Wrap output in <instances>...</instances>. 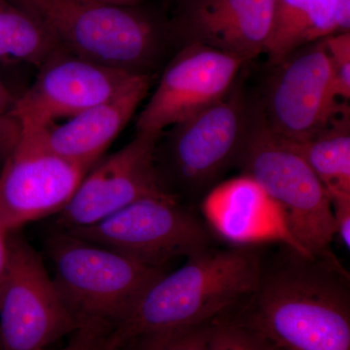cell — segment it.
I'll use <instances>...</instances> for the list:
<instances>
[{
    "label": "cell",
    "mask_w": 350,
    "mask_h": 350,
    "mask_svg": "<svg viewBox=\"0 0 350 350\" xmlns=\"http://www.w3.org/2000/svg\"><path fill=\"white\" fill-rule=\"evenodd\" d=\"M227 317L282 349L350 350L349 273L332 252L308 256L280 244Z\"/></svg>",
    "instance_id": "cell-1"
},
{
    "label": "cell",
    "mask_w": 350,
    "mask_h": 350,
    "mask_svg": "<svg viewBox=\"0 0 350 350\" xmlns=\"http://www.w3.org/2000/svg\"><path fill=\"white\" fill-rule=\"evenodd\" d=\"M262 260L260 246H209L191 255L180 268L154 282L130 314L111 328L110 347L135 334L227 317L254 291Z\"/></svg>",
    "instance_id": "cell-2"
},
{
    "label": "cell",
    "mask_w": 350,
    "mask_h": 350,
    "mask_svg": "<svg viewBox=\"0 0 350 350\" xmlns=\"http://www.w3.org/2000/svg\"><path fill=\"white\" fill-rule=\"evenodd\" d=\"M38 21L62 49L133 75H153L172 40L169 25L138 6L94 0H11Z\"/></svg>",
    "instance_id": "cell-3"
},
{
    "label": "cell",
    "mask_w": 350,
    "mask_h": 350,
    "mask_svg": "<svg viewBox=\"0 0 350 350\" xmlns=\"http://www.w3.org/2000/svg\"><path fill=\"white\" fill-rule=\"evenodd\" d=\"M258 105L238 80L223 100L163 131L154 154L163 190L184 202L204 198L220 183L238 165Z\"/></svg>",
    "instance_id": "cell-4"
},
{
    "label": "cell",
    "mask_w": 350,
    "mask_h": 350,
    "mask_svg": "<svg viewBox=\"0 0 350 350\" xmlns=\"http://www.w3.org/2000/svg\"><path fill=\"white\" fill-rule=\"evenodd\" d=\"M46 252L57 292L79 322L113 327L130 314L149 287L167 273L163 267L93 243L64 230L48 237Z\"/></svg>",
    "instance_id": "cell-5"
},
{
    "label": "cell",
    "mask_w": 350,
    "mask_h": 350,
    "mask_svg": "<svg viewBox=\"0 0 350 350\" xmlns=\"http://www.w3.org/2000/svg\"><path fill=\"white\" fill-rule=\"evenodd\" d=\"M237 165L280 207L301 253L332 252L336 236L330 196L304 159L267 126L259 105Z\"/></svg>",
    "instance_id": "cell-6"
},
{
    "label": "cell",
    "mask_w": 350,
    "mask_h": 350,
    "mask_svg": "<svg viewBox=\"0 0 350 350\" xmlns=\"http://www.w3.org/2000/svg\"><path fill=\"white\" fill-rule=\"evenodd\" d=\"M80 325L33 247L9 234L0 288V349L46 350Z\"/></svg>",
    "instance_id": "cell-7"
},
{
    "label": "cell",
    "mask_w": 350,
    "mask_h": 350,
    "mask_svg": "<svg viewBox=\"0 0 350 350\" xmlns=\"http://www.w3.org/2000/svg\"><path fill=\"white\" fill-rule=\"evenodd\" d=\"M68 232L163 268L170 260L206 250L213 241L206 222L172 196L138 200L96 224Z\"/></svg>",
    "instance_id": "cell-8"
},
{
    "label": "cell",
    "mask_w": 350,
    "mask_h": 350,
    "mask_svg": "<svg viewBox=\"0 0 350 350\" xmlns=\"http://www.w3.org/2000/svg\"><path fill=\"white\" fill-rule=\"evenodd\" d=\"M271 68L258 101L265 123L278 137L308 139L349 107L334 91L324 39L301 46Z\"/></svg>",
    "instance_id": "cell-9"
},
{
    "label": "cell",
    "mask_w": 350,
    "mask_h": 350,
    "mask_svg": "<svg viewBox=\"0 0 350 350\" xmlns=\"http://www.w3.org/2000/svg\"><path fill=\"white\" fill-rule=\"evenodd\" d=\"M139 76L61 49L39 66L31 86L16 98L11 116L19 131H41L117 96Z\"/></svg>",
    "instance_id": "cell-10"
},
{
    "label": "cell",
    "mask_w": 350,
    "mask_h": 350,
    "mask_svg": "<svg viewBox=\"0 0 350 350\" xmlns=\"http://www.w3.org/2000/svg\"><path fill=\"white\" fill-rule=\"evenodd\" d=\"M246 62L199 43L181 45L140 112L137 133L163 131L223 100Z\"/></svg>",
    "instance_id": "cell-11"
},
{
    "label": "cell",
    "mask_w": 350,
    "mask_h": 350,
    "mask_svg": "<svg viewBox=\"0 0 350 350\" xmlns=\"http://www.w3.org/2000/svg\"><path fill=\"white\" fill-rule=\"evenodd\" d=\"M90 170L18 133L0 172V228L11 234L57 215Z\"/></svg>",
    "instance_id": "cell-12"
},
{
    "label": "cell",
    "mask_w": 350,
    "mask_h": 350,
    "mask_svg": "<svg viewBox=\"0 0 350 350\" xmlns=\"http://www.w3.org/2000/svg\"><path fill=\"white\" fill-rule=\"evenodd\" d=\"M159 137L137 133L123 148L100 159L57 214V229L88 227L138 200L170 196L161 187L157 176L154 154Z\"/></svg>",
    "instance_id": "cell-13"
},
{
    "label": "cell",
    "mask_w": 350,
    "mask_h": 350,
    "mask_svg": "<svg viewBox=\"0 0 350 350\" xmlns=\"http://www.w3.org/2000/svg\"><path fill=\"white\" fill-rule=\"evenodd\" d=\"M275 0H181L169 25L181 45L199 43L251 61L265 54Z\"/></svg>",
    "instance_id": "cell-14"
},
{
    "label": "cell",
    "mask_w": 350,
    "mask_h": 350,
    "mask_svg": "<svg viewBox=\"0 0 350 350\" xmlns=\"http://www.w3.org/2000/svg\"><path fill=\"white\" fill-rule=\"evenodd\" d=\"M202 211L211 232L230 245L278 243L300 251L290 236L280 207L247 175L214 186L202 198Z\"/></svg>",
    "instance_id": "cell-15"
},
{
    "label": "cell",
    "mask_w": 350,
    "mask_h": 350,
    "mask_svg": "<svg viewBox=\"0 0 350 350\" xmlns=\"http://www.w3.org/2000/svg\"><path fill=\"white\" fill-rule=\"evenodd\" d=\"M153 75H142L125 91L98 103L62 125L34 133L18 131L56 155L92 169L133 118L148 96Z\"/></svg>",
    "instance_id": "cell-16"
},
{
    "label": "cell",
    "mask_w": 350,
    "mask_h": 350,
    "mask_svg": "<svg viewBox=\"0 0 350 350\" xmlns=\"http://www.w3.org/2000/svg\"><path fill=\"white\" fill-rule=\"evenodd\" d=\"M338 0H275L273 25L265 54L275 64L306 44L337 33Z\"/></svg>",
    "instance_id": "cell-17"
},
{
    "label": "cell",
    "mask_w": 350,
    "mask_h": 350,
    "mask_svg": "<svg viewBox=\"0 0 350 350\" xmlns=\"http://www.w3.org/2000/svg\"><path fill=\"white\" fill-rule=\"evenodd\" d=\"M284 140L319 177L331 199L350 197L349 107L308 139Z\"/></svg>",
    "instance_id": "cell-18"
},
{
    "label": "cell",
    "mask_w": 350,
    "mask_h": 350,
    "mask_svg": "<svg viewBox=\"0 0 350 350\" xmlns=\"http://www.w3.org/2000/svg\"><path fill=\"white\" fill-rule=\"evenodd\" d=\"M61 49L31 14L11 0H0V63L38 68Z\"/></svg>",
    "instance_id": "cell-19"
},
{
    "label": "cell",
    "mask_w": 350,
    "mask_h": 350,
    "mask_svg": "<svg viewBox=\"0 0 350 350\" xmlns=\"http://www.w3.org/2000/svg\"><path fill=\"white\" fill-rule=\"evenodd\" d=\"M213 322L135 334L111 345L110 350H206Z\"/></svg>",
    "instance_id": "cell-20"
},
{
    "label": "cell",
    "mask_w": 350,
    "mask_h": 350,
    "mask_svg": "<svg viewBox=\"0 0 350 350\" xmlns=\"http://www.w3.org/2000/svg\"><path fill=\"white\" fill-rule=\"evenodd\" d=\"M206 350H262V340L230 317L214 320Z\"/></svg>",
    "instance_id": "cell-21"
},
{
    "label": "cell",
    "mask_w": 350,
    "mask_h": 350,
    "mask_svg": "<svg viewBox=\"0 0 350 350\" xmlns=\"http://www.w3.org/2000/svg\"><path fill=\"white\" fill-rule=\"evenodd\" d=\"M330 61L333 86L338 100H350V32L324 38Z\"/></svg>",
    "instance_id": "cell-22"
},
{
    "label": "cell",
    "mask_w": 350,
    "mask_h": 350,
    "mask_svg": "<svg viewBox=\"0 0 350 350\" xmlns=\"http://www.w3.org/2000/svg\"><path fill=\"white\" fill-rule=\"evenodd\" d=\"M111 326L98 320H86L68 336V342L59 350H110Z\"/></svg>",
    "instance_id": "cell-23"
},
{
    "label": "cell",
    "mask_w": 350,
    "mask_h": 350,
    "mask_svg": "<svg viewBox=\"0 0 350 350\" xmlns=\"http://www.w3.org/2000/svg\"><path fill=\"white\" fill-rule=\"evenodd\" d=\"M335 236L347 250L350 248V197L331 199Z\"/></svg>",
    "instance_id": "cell-24"
},
{
    "label": "cell",
    "mask_w": 350,
    "mask_h": 350,
    "mask_svg": "<svg viewBox=\"0 0 350 350\" xmlns=\"http://www.w3.org/2000/svg\"><path fill=\"white\" fill-rule=\"evenodd\" d=\"M15 100L16 98H13L8 89L4 86L3 83L0 81V129H3L7 124L17 125L11 116Z\"/></svg>",
    "instance_id": "cell-25"
},
{
    "label": "cell",
    "mask_w": 350,
    "mask_h": 350,
    "mask_svg": "<svg viewBox=\"0 0 350 350\" xmlns=\"http://www.w3.org/2000/svg\"><path fill=\"white\" fill-rule=\"evenodd\" d=\"M8 232L0 228V288L5 275L7 260H8Z\"/></svg>",
    "instance_id": "cell-26"
},
{
    "label": "cell",
    "mask_w": 350,
    "mask_h": 350,
    "mask_svg": "<svg viewBox=\"0 0 350 350\" xmlns=\"http://www.w3.org/2000/svg\"><path fill=\"white\" fill-rule=\"evenodd\" d=\"M103 3L115 4V5L138 6L144 0H94Z\"/></svg>",
    "instance_id": "cell-27"
},
{
    "label": "cell",
    "mask_w": 350,
    "mask_h": 350,
    "mask_svg": "<svg viewBox=\"0 0 350 350\" xmlns=\"http://www.w3.org/2000/svg\"><path fill=\"white\" fill-rule=\"evenodd\" d=\"M262 350H285L280 349V347H275V345L269 344L262 340Z\"/></svg>",
    "instance_id": "cell-28"
},
{
    "label": "cell",
    "mask_w": 350,
    "mask_h": 350,
    "mask_svg": "<svg viewBox=\"0 0 350 350\" xmlns=\"http://www.w3.org/2000/svg\"><path fill=\"white\" fill-rule=\"evenodd\" d=\"M0 350H1V349H0Z\"/></svg>",
    "instance_id": "cell-29"
}]
</instances>
